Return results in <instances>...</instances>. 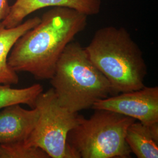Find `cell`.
Instances as JSON below:
<instances>
[{
	"instance_id": "cell-1",
	"label": "cell",
	"mask_w": 158,
	"mask_h": 158,
	"mask_svg": "<svg viewBox=\"0 0 158 158\" xmlns=\"http://www.w3.org/2000/svg\"><path fill=\"white\" fill-rule=\"evenodd\" d=\"M87 17L74 9L53 7L17 40L8 64L16 72H28L38 80L51 79L66 47L85 28Z\"/></svg>"
},
{
	"instance_id": "cell-2",
	"label": "cell",
	"mask_w": 158,
	"mask_h": 158,
	"mask_svg": "<svg viewBox=\"0 0 158 158\" xmlns=\"http://www.w3.org/2000/svg\"><path fill=\"white\" fill-rule=\"evenodd\" d=\"M85 49L108 80L114 95L145 86L147 64L140 48L126 29L113 26L98 29Z\"/></svg>"
},
{
	"instance_id": "cell-3",
	"label": "cell",
	"mask_w": 158,
	"mask_h": 158,
	"mask_svg": "<svg viewBox=\"0 0 158 158\" xmlns=\"http://www.w3.org/2000/svg\"><path fill=\"white\" fill-rule=\"evenodd\" d=\"M51 83L58 102L72 113L92 107L113 94L110 83L78 42H71L56 65Z\"/></svg>"
},
{
	"instance_id": "cell-4",
	"label": "cell",
	"mask_w": 158,
	"mask_h": 158,
	"mask_svg": "<svg viewBox=\"0 0 158 158\" xmlns=\"http://www.w3.org/2000/svg\"><path fill=\"white\" fill-rule=\"evenodd\" d=\"M135 121L119 113L96 110L89 118L80 116L67 141L77 158H130L125 135Z\"/></svg>"
},
{
	"instance_id": "cell-5",
	"label": "cell",
	"mask_w": 158,
	"mask_h": 158,
	"mask_svg": "<svg viewBox=\"0 0 158 158\" xmlns=\"http://www.w3.org/2000/svg\"><path fill=\"white\" fill-rule=\"evenodd\" d=\"M35 107L39 110V117L25 143L41 149L49 158H77L67 138L69 132L78 124L80 115L61 106L53 88L40 94Z\"/></svg>"
},
{
	"instance_id": "cell-6",
	"label": "cell",
	"mask_w": 158,
	"mask_h": 158,
	"mask_svg": "<svg viewBox=\"0 0 158 158\" xmlns=\"http://www.w3.org/2000/svg\"><path fill=\"white\" fill-rule=\"evenodd\" d=\"M91 108L119 113L149 126L158 124V87L145 85L139 90L108 97Z\"/></svg>"
},
{
	"instance_id": "cell-7",
	"label": "cell",
	"mask_w": 158,
	"mask_h": 158,
	"mask_svg": "<svg viewBox=\"0 0 158 158\" xmlns=\"http://www.w3.org/2000/svg\"><path fill=\"white\" fill-rule=\"evenodd\" d=\"M102 0H16L1 23L6 28L15 27L31 13L46 7H66L85 15H95L101 10Z\"/></svg>"
},
{
	"instance_id": "cell-8",
	"label": "cell",
	"mask_w": 158,
	"mask_h": 158,
	"mask_svg": "<svg viewBox=\"0 0 158 158\" xmlns=\"http://www.w3.org/2000/svg\"><path fill=\"white\" fill-rule=\"evenodd\" d=\"M39 117L36 107L27 110L16 104L0 110V144L24 141Z\"/></svg>"
},
{
	"instance_id": "cell-9",
	"label": "cell",
	"mask_w": 158,
	"mask_h": 158,
	"mask_svg": "<svg viewBox=\"0 0 158 158\" xmlns=\"http://www.w3.org/2000/svg\"><path fill=\"white\" fill-rule=\"evenodd\" d=\"M40 21V18L35 17L27 19L15 27L6 28L0 23V84L17 85L19 77L17 72L8 63L12 48L18 40L28 31L34 28Z\"/></svg>"
},
{
	"instance_id": "cell-10",
	"label": "cell",
	"mask_w": 158,
	"mask_h": 158,
	"mask_svg": "<svg viewBox=\"0 0 158 158\" xmlns=\"http://www.w3.org/2000/svg\"><path fill=\"white\" fill-rule=\"evenodd\" d=\"M125 141L137 158H158V124L149 126L135 121L128 127Z\"/></svg>"
},
{
	"instance_id": "cell-11",
	"label": "cell",
	"mask_w": 158,
	"mask_h": 158,
	"mask_svg": "<svg viewBox=\"0 0 158 158\" xmlns=\"http://www.w3.org/2000/svg\"><path fill=\"white\" fill-rule=\"evenodd\" d=\"M43 91L44 88L40 84H34L23 89H14L10 85L0 84V110L16 104L35 108L38 97Z\"/></svg>"
},
{
	"instance_id": "cell-12",
	"label": "cell",
	"mask_w": 158,
	"mask_h": 158,
	"mask_svg": "<svg viewBox=\"0 0 158 158\" xmlns=\"http://www.w3.org/2000/svg\"><path fill=\"white\" fill-rule=\"evenodd\" d=\"M43 150L28 146L24 141L0 144V158H49Z\"/></svg>"
},
{
	"instance_id": "cell-13",
	"label": "cell",
	"mask_w": 158,
	"mask_h": 158,
	"mask_svg": "<svg viewBox=\"0 0 158 158\" xmlns=\"http://www.w3.org/2000/svg\"><path fill=\"white\" fill-rule=\"evenodd\" d=\"M10 10L8 0H0V23L6 18Z\"/></svg>"
}]
</instances>
